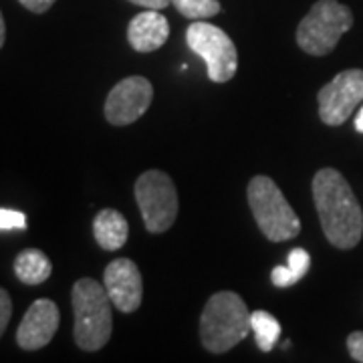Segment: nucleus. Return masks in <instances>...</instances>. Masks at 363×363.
I'll list each match as a JSON object with an SVG mask.
<instances>
[{"instance_id": "1", "label": "nucleus", "mask_w": 363, "mask_h": 363, "mask_svg": "<svg viewBox=\"0 0 363 363\" xmlns=\"http://www.w3.org/2000/svg\"><path fill=\"white\" fill-rule=\"evenodd\" d=\"M313 200L327 240L341 250L357 247L363 236V210L341 172L319 169L313 178Z\"/></svg>"}, {"instance_id": "2", "label": "nucleus", "mask_w": 363, "mask_h": 363, "mask_svg": "<svg viewBox=\"0 0 363 363\" xmlns=\"http://www.w3.org/2000/svg\"><path fill=\"white\" fill-rule=\"evenodd\" d=\"M71 303L75 313L73 337L79 350H104L113 333V303L105 286L89 277L79 279L71 291Z\"/></svg>"}, {"instance_id": "3", "label": "nucleus", "mask_w": 363, "mask_h": 363, "mask_svg": "<svg viewBox=\"0 0 363 363\" xmlns=\"http://www.w3.org/2000/svg\"><path fill=\"white\" fill-rule=\"evenodd\" d=\"M247 303L234 291H220L208 298L200 315V339L210 353H226L250 333Z\"/></svg>"}, {"instance_id": "4", "label": "nucleus", "mask_w": 363, "mask_h": 363, "mask_svg": "<svg viewBox=\"0 0 363 363\" xmlns=\"http://www.w3.org/2000/svg\"><path fill=\"white\" fill-rule=\"evenodd\" d=\"M247 198L260 233L271 242H285L298 236L301 220L297 212L269 176H255L248 182Z\"/></svg>"}, {"instance_id": "5", "label": "nucleus", "mask_w": 363, "mask_h": 363, "mask_svg": "<svg viewBox=\"0 0 363 363\" xmlns=\"http://www.w3.org/2000/svg\"><path fill=\"white\" fill-rule=\"evenodd\" d=\"M353 26V13L339 0H317L297 26V45L313 57H325Z\"/></svg>"}, {"instance_id": "6", "label": "nucleus", "mask_w": 363, "mask_h": 363, "mask_svg": "<svg viewBox=\"0 0 363 363\" xmlns=\"http://www.w3.org/2000/svg\"><path fill=\"white\" fill-rule=\"evenodd\" d=\"M135 202L147 233H166L178 218V190L162 169H147L138 178Z\"/></svg>"}, {"instance_id": "7", "label": "nucleus", "mask_w": 363, "mask_h": 363, "mask_svg": "<svg viewBox=\"0 0 363 363\" xmlns=\"http://www.w3.org/2000/svg\"><path fill=\"white\" fill-rule=\"evenodd\" d=\"M186 43L198 57L204 59L210 81L228 83L236 75L238 51L220 26L206 21H194L186 30Z\"/></svg>"}, {"instance_id": "8", "label": "nucleus", "mask_w": 363, "mask_h": 363, "mask_svg": "<svg viewBox=\"0 0 363 363\" xmlns=\"http://www.w3.org/2000/svg\"><path fill=\"white\" fill-rule=\"evenodd\" d=\"M319 117L325 125L339 128L343 125L355 107L363 101V71L347 69L341 71L331 83H327L317 95Z\"/></svg>"}, {"instance_id": "9", "label": "nucleus", "mask_w": 363, "mask_h": 363, "mask_svg": "<svg viewBox=\"0 0 363 363\" xmlns=\"http://www.w3.org/2000/svg\"><path fill=\"white\" fill-rule=\"evenodd\" d=\"M152 99L154 87L147 79L140 75L121 79L105 99V119L116 128L131 125L150 109Z\"/></svg>"}, {"instance_id": "10", "label": "nucleus", "mask_w": 363, "mask_h": 363, "mask_svg": "<svg viewBox=\"0 0 363 363\" xmlns=\"http://www.w3.org/2000/svg\"><path fill=\"white\" fill-rule=\"evenodd\" d=\"M104 286L117 311L133 313L140 309L143 298L142 272L131 259L111 260L105 267Z\"/></svg>"}, {"instance_id": "11", "label": "nucleus", "mask_w": 363, "mask_h": 363, "mask_svg": "<svg viewBox=\"0 0 363 363\" xmlns=\"http://www.w3.org/2000/svg\"><path fill=\"white\" fill-rule=\"evenodd\" d=\"M59 323H61L59 307L52 303L51 298H37L26 309L23 321L16 329L18 347L25 351L43 350L55 337Z\"/></svg>"}, {"instance_id": "12", "label": "nucleus", "mask_w": 363, "mask_h": 363, "mask_svg": "<svg viewBox=\"0 0 363 363\" xmlns=\"http://www.w3.org/2000/svg\"><path fill=\"white\" fill-rule=\"evenodd\" d=\"M169 37L168 18L160 11L145 9L143 13L135 14L128 26V40L140 52H154L166 45Z\"/></svg>"}, {"instance_id": "13", "label": "nucleus", "mask_w": 363, "mask_h": 363, "mask_svg": "<svg viewBox=\"0 0 363 363\" xmlns=\"http://www.w3.org/2000/svg\"><path fill=\"white\" fill-rule=\"evenodd\" d=\"M93 236L104 250H119L128 242L130 224L119 210L104 208L93 220Z\"/></svg>"}, {"instance_id": "14", "label": "nucleus", "mask_w": 363, "mask_h": 363, "mask_svg": "<svg viewBox=\"0 0 363 363\" xmlns=\"http://www.w3.org/2000/svg\"><path fill=\"white\" fill-rule=\"evenodd\" d=\"M52 272L51 259L39 248H25L14 259V274L25 285H40Z\"/></svg>"}, {"instance_id": "15", "label": "nucleus", "mask_w": 363, "mask_h": 363, "mask_svg": "<svg viewBox=\"0 0 363 363\" xmlns=\"http://www.w3.org/2000/svg\"><path fill=\"white\" fill-rule=\"evenodd\" d=\"M311 267V257L305 248H293L289 252V262L285 267H274L271 272L272 285L279 289H289L297 285L298 281L307 274Z\"/></svg>"}, {"instance_id": "16", "label": "nucleus", "mask_w": 363, "mask_h": 363, "mask_svg": "<svg viewBox=\"0 0 363 363\" xmlns=\"http://www.w3.org/2000/svg\"><path fill=\"white\" fill-rule=\"evenodd\" d=\"M250 329L255 333L257 345L264 353L272 351V347L277 345V341L281 337V323L269 311L250 313Z\"/></svg>"}, {"instance_id": "17", "label": "nucleus", "mask_w": 363, "mask_h": 363, "mask_svg": "<svg viewBox=\"0 0 363 363\" xmlns=\"http://www.w3.org/2000/svg\"><path fill=\"white\" fill-rule=\"evenodd\" d=\"M176 11L192 21H206L220 13L218 0H172Z\"/></svg>"}, {"instance_id": "18", "label": "nucleus", "mask_w": 363, "mask_h": 363, "mask_svg": "<svg viewBox=\"0 0 363 363\" xmlns=\"http://www.w3.org/2000/svg\"><path fill=\"white\" fill-rule=\"evenodd\" d=\"M0 228L2 230H23L26 228V216L18 210H9V208H0Z\"/></svg>"}, {"instance_id": "19", "label": "nucleus", "mask_w": 363, "mask_h": 363, "mask_svg": "<svg viewBox=\"0 0 363 363\" xmlns=\"http://www.w3.org/2000/svg\"><path fill=\"white\" fill-rule=\"evenodd\" d=\"M11 317H13V298L6 289L0 286V337L11 323Z\"/></svg>"}, {"instance_id": "20", "label": "nucleus", "mask_w": 363, "mask_h": 363, "mask_svg": "<svg viewBox=\"0 0 363 363\" xmlns=\"http://www.w3.org/2000/svg\"><path fill=\"white\" fill-rule=\"evenodd\" d=\"M347 350L355 362L363 363V331H355L347 337Z\"/></svg>"}, {"instance_id": "21", "label": "nucleus", "mask_w": 363, "mask_h": 363, "mask_svg": "<svg viewBox=\"0 0 363 363\" xmlns=\"http://www.w3.org/2000/svg\"><path fill=\"white\" fill-rule=\"evenodd\" d=\"M18 2L25 6L26 11H30V13L35 14H43L47 13L57 0H18Z\"/></svg>"}, {"instance_id": "22", "label": "nucleus", "mask_w": 363, "mask_h": 363, "mask_svg": "<svg viewBox=\"0 0 363 363\" xmlns=\"http://www.w3.org/2000/svg\"><path fill=\"white\" fill-rule=\"evenodd\" d=\"M131 4H138L143 9H154V11H164L172 4V0H130Z\"/></svg>"}, {"instance_id": "23", "label": "nucleus", "mask_w": 363, "mask_h": 363, "mask_svg": "<svg viewBox=\"0 0 363 363\" xmlns=\"http://www.w3.org/2000/svg\"><path fill=\"white\" fill-rule=\"evenodd\" d=\"M4 40H6V25H4V16L0 13V49L4 47Z\"/></svg>"}, {"instance_id": "24", "label": "nucleus", "mask_w": 363, "mask_h": 363, "mask_svg": "<svg viewBox=\"0 0 363 363\" xmlns=\"http://www.w3.org/2000/svg\"><path fill=\"white\" fill-rule=\"evenodd\" d=\"M355 130L359 131V133H363V107L362 111L357 113V117H355Z\"/></svg>"}]
</instances>
